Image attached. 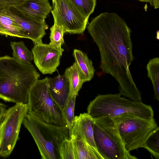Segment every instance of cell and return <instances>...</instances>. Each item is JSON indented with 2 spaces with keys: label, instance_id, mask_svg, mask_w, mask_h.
<instances>
[{
  "label": "cell",
  "instance_id": "cell-1",
  "mask_svg": "<svg viewBox=\"0 0 159 159\" xmlns=\"http://www.w3.org/2000/svg\"><path fill=\"white\" fill-rule=\"evenodd\" d=\"M87 28L100 53V67L119 84V93L131 100L142 101L129 70L133 60L131 31L115 13H102L88 22Z\"/></svg>",
  "mask_w": 159,
  "mask_h": 159
},
{
  "label": "cell",
  "instance_id": "cell-2",
  "mask_svg": "<svg viewBox=\"0 0 159 159\" xmlns=\"http://www.w3.org/2000/svg\"><path fill=\"white\" fill-rule=\"evenodd\" d=\"M40 75L31 64L9 56L0 57V98L16 104H27L30 90Z\"/></svg>",
  "mask_w": 159,
  "mask_h": 159
},
{
  "label": "cell",
  "instance_id": "cell-3",
  "mask_svg": "<svg viewBox=\"0 0 159 159\" xmlns=\"http://www.w3.org/2000/svg\"><path fill=\"white\" fill-rule=\"evenodd\" d=\"M34 140L42 159H60L61 145L70 137L66 126L49 124L28 111L22 122Z\"/></svg>",
  "mask_w": 159,
  "mask_h": 159
},
{
  "label": "cell",
  "instance_id": "cell-4",
  "mask_svg": "<svg viewBox=\"0 0 159 159\" xmlns=\"http://www.w3.org/2000/svg\"><path fill=\"white\" fill-rule=\"evenodd\" d=\"M121 96L119 93L98 94L90 102L87 108V113L93 118L104 116L114 117L129 113L148 120L154 119V111L151 105Z\"/></svg>",
  "mask_w": 159,
  "mask_h": 159
},
{
  "label": "cell",
  "instance_id": "cell-5",
  "mask_svg": "<svg viewBox=\"0 0 159 159\" xmlns=\"http://www.w3.org/2000/svg\"><path fill=\"white\" fill-rule=\"evenodd\" d=\"M93 137L97 150L102 159H136L126 149L113 117L94 118Z\"/></svg>",
  "mask_w": 159,
  "mask_h": 159
},
{
  "label": "cell",
  "instance_id": "cell-6",
  "mask_svg": "<svg viewBox=\"0 0 159 159\" xmlns=\"http://www.w3.org/2000/svg\"><path fill=\"white\" fill-rule=\"evenodd\" d=\"M27 104L28 111L42 121L50 124L66 126L62 109L50 93L48 77L38 79L33 84L29 92Z\"/></svg>",
  "mask_w": 159,
  "mask_h": 159
},
{
  "label": "cell",
  "instance_id": "cell-7",
  "mask_svg": "<svg viewBox=\"0 0 159 159\" xmlns=\"http://www.w3.org/2000/svg\"><path fill=\"white\" fill-rule=\"evenodd\" d=\"M113 118L125 148L129 152L142 148L148 137L158 127L155 119L148 120L131 113Z\"/></svg>",
  "mask_w": 159,
  "mask_h": 159
},
{
  "label": "cell",
  "instance_id": "cell-8",
  "mask_svg": "<svg viewBox=\"0 0 159 159\" xmlns=\"http://www.w3.org/2000/svg\"><path fill=\"white\" fill-rule=\"evenodd\" d=\"M28 111L27 104L23 103L16 104L6 110L0 123V157H7L13 151Z\"/></svg>",
  "mask_w": 159,
  "mask_h": 159
},
{
  "label": "cell",
  "instance_id": "cell-9",
  "mask_svg": "<svg viewBox=\"0 0 159 159\" xmlns=\"http://www.w3.org/2000/svg\"><path fill=\"white\" fill-rule=\"evenodd\" d=\"M51 12L54 24L62 27L65 33L83 34L88 19L85 17L70 0L52 1Z\"/></svg>",
  "mask_w": 159,
  "mask_h": 159
},
{
  "label": "cell",
  "instance_id": "cell-10",
  "mask_svg": "<svg viewBox=\"0 0 159 159\" xmlns=\"http://www.w3.org/2000/svg\"><path fill=\"white\" fill-rule=\"evenodd\" d=\"M0 11L12 18L24 31L27 39L34 44L42 43L48 25L45 21L40 23L24 15L14 6L0 8Z\"/></svg>",
  "mask_w": 159,
  "mask_h": 159
},
{
  "label": "cell",
  "instance_id": "cell-11",
  "mask_svg": "<svg viewBox=\"0 0 159 159\" xmlns=\"http://www.w3.org/2000/svg\"><path fill=\"white\" fill-rule=\"evenodd\" d=\"M32 52L35 64L43 74H52L60 65L62 53L50 43L34 44Z\"/></svg>",
  "mask_w": 159,
  "mask_h": 159
},
{
  "label": "cell",
  "instance_id": "cell-12",
  "mask_svg": "<svg viewBox=\"0 0 159 159\" xmlns=\"http://www.w3.org/2000/svg\"><path fill=\"white\" fill-rule=\"evenodd\" d=\"M14 7L25 16L40 23L45 21L52 9L48 0H25Z\"/></svg>",
  "mask_w": 159,
  "mask_h": 159
},
{
  "label": "cell",
  "instance_id": "cell-13",
  "mask_svg": "<svg viewBox=\"0 0 159 159\" xmlns=\"http://www.w3.org/2000/svg\"><path fill=\"white\" fill-rule=\"evenodd\" d=\"M93 121L94 118L88 113H81L75 116L70 136L73 135L84 140L98 152L93 137Z\"/></svg>",
  "mask_w": 159,
  "mask_h": 159
},
{
  "label": "cell",
  "instance_id": "cell-14",
  "mask_svg": "<svg viewBox=\"0 0 159 159\" xmlns=\"http://www.w3.org/2000/svg\"><path fill=\"white\" fill-rule=\"evenodd\" d=\"M48 81L51 95L62 110L69 96L70 88L68 80L64 74L54 78L48 77Z\"/></svg>",
  "mask_w": 159,
  "mask_h": 159
},
{
  "label": "cell",
  "instance_id": "cell-15",
  "mask_svg": "<svg viewBox=\"0 0 159 159\" xmlns=\"http://www.w3.org/2000/svg\"><path fill=\"white\" fill-rule=\"evenodd\" d=\"M73 55L84 82L90 81L93 77L95 71L92 61L86 54L80 50L74 49Z\"/></svg>",
  "mask_w": 159,
  "mask_h": 159
},
{
  "label": "cell",
  "instance_id": "cell-16",
  "mask_svg": "<svg viewBox=\"0 0 159 159\" xmlns=\"http://www.w3.org/2000/svg\"><path fill=\"white\" fill-rule=\"evenodd\" d=\"M74 147L76 159H102L98 152L84 140L70 136Z\"/></svg>",
  "mask_w": 159,
  "mask_h": 159
},
{
  "label": "cell",
  "instance_id": "cell-17",
  "mask_svg": "<svg viewBox=\"0 0 159 159\" xmlns=\"http://www.w3.org/2000/svg\"><path fill=\"white\" fill-rule=\"evenodd\" d=\"M0 34L27 38L24 31L10 16L0 11Z\"/></svg>",
  "mask_w": 159,
  "mask_h": 159
},
{
  "label": "cell",
  "instance_id": "cell-18",
  "mask_svg": "<svg viewBox=\"0 0 159 159\" xmlns=\"http://www.w3.org/2000/svg\"><path fill=\"white\" fill-rule=\"evenodd\" d=\"M64 75L69 83V97L77 96L84 82L76 63L66 69Z\"/></svg>",
  "mask_w": 159,
  "mask_h": 159
},
{
  "label": "cell",
  "instance_id": "cell-19",
  "mask_svg": "<svg viewBox=\"0 0 159 159\" xmlns=\"http://www.w3.org/2000/svg\"><path fill=\"white\" fill-rule=\"evenodd\" d=\"M147 76L151 80L154 90V98L159 100V58L150 60L146 66Z\"/></svg>",
  "mask_w": 159,
  "mask_h": 159
},
{
  "label": "cell",
  "instance_id": "cell-20",
  "mask_svg": "<svg viewBox=\"0 0 159 159\" xmlns=\"http://www.w3.org/2000/svg\"><path fill=\"white\" fill-rule=\"evenodd\" d=\"M10 46L13 51V57L23 63L31 64L33 59L32 53L28 49L24 42L11 41Z\"/></svg>",
  "mask_w": 159,
  "mask_h": 159
},
{
  "label": "cell",
  "instance_id": "cell-21",
  "mask_svg": "<svg viewBox=\"0 0 159 159\" xmlns=\"http://www.w3.org/2000/svg\"><path fill=\"white\" fill-rule=\"evenodd\" d=\"M157 159H159V127L149 135L142 147Z\"/></svg>",
  "mask_w": 159,
  "mask_h": 159
},
{
  "label": "cell",
  "instance_id": "cell-22",
  "mask_svg": "<svg viewBox=\"0 0 159 159\" xmlns=\"http://www.w3.org/2000/svg\"><path fill=\"white\" fill-rule=\"evenodd\" d=\"M77 96L69 97L62 109L63 116L66 126L69 128L70 134L75 117L74 110L76 98Z\"/></svg>",
  "mask_w": 159,
  "mask_h": 159
},
{
  "label": "cell",
  "instance_id": "cell-23",
  "mask_svg": "<svg viewBox=\"0 0 159 159\" xmlns=\"http://www.w3.org/2000/svg\"><path fill=\"white\" fill-rule=\"evenodd\" d=\"M50 43L57 48L62 54L64 49L61 45L64 43L63 35L65 33L62 27L54 24L50 28Z\"/></svg>",
  "mask_w": 159,
  "mask_h": 159
},
{
  "label": "cell",
  "instance_id": "cell-24",
  "mask_svg": "<svg viewBox=\"0 0 159 159\" xmlns=\"http://www.w3.org/2000/svg\"><path fill=\"white\" fill-rule=\"evenodd\" d=\"M78 11L86 18L94 11L96 0H70Z\"/></svg>",
  "mask_w": 159,
  "mask_h": 159
},
{
  "label": "cell",
  "instance_id": "cell-25",
  "mask_svg": "<svg viewBox=\"0 0 159 159\" xmlns=\"http://www.w3.org/2000/svg\"><path fill=\"white\" fill-rule=\"evenodd\" d=\"M60 159H76L74 147L70 139L65 140L60 148Z\"/></svg>",
  "mask_w": 159,
  "mask_h": 159
},
{
  "label": "cell",
  "instance_id": "cell-26",
  "mask_svg": "<svg viewBox=\"0 0 159 159\" xmlns=\"http://www.w3.org/2000/svg\"><path fill=\"white\" fill-rule=\"evenodd\" d=\"M25 0H0V8L15 6L22 2Z\"/></svg>",
  "mask_w": 159,
  "mask_h": 159
},
{
  "label": "cell",
  "instance_id": "cell-27",
  "mask_svg": "<svg viewBox=\"0 0 159 159\" xmlns=\"http://www.w3.org/2000/svg\"><path fill=\"white\" fill-rule=\"evenodd\" d=\"M6 110L5 105L0 103V123L2 120Z\"/></svg>",
  "mask_w": 159,
  "mask_h": 159
},
{
  "label": "cell",
  "instance_id": "cell-28",
  "mask_svg": "<svg viewBox=\"0 0 159 159\" xmlns=\"http://www.w3.org/2000/svg\"><path fill=\"white\" fill-rule=\"evenodd\" d=\"M150 4L155 9H157L159 7V0H152Z\"/></svg>",
  "mask_w": 159,
  "mask_h": 159
},
{
  "label": "cell",
  "instance_id": "cell-29",
  "mask_svg": "<svg viewBox=\"0 0 159 159\" xmlns=\"http://www.w3.org/2000/svg\"><path fill=\"white\" fill-rule=\"evenodd\" d=\"M152 0H139V1L141 2H148L150 4Z\"/></svg>",
  "mask_w": 159,
  "mask_h": 159
},
{
  "label": "cell",
  "instance_id": "cell-30",
  "mask_svg": "<svg viewBox=\"0 0 159 159\" xmlns=\"http://www.w3.org/2000/svg\"><path fill=\"white\" fill-rule=\"evenodd\" d=\"M0 133H1V129H0Z\"/></svg>",
  "mask_w": 159,
  "mask_h": 159
},
{
  "label": "cell",
  "instance_id": "cell-31",
  "mask_svg": "<svg viewBox=\"0 0 159 159\" xmlns=\"http://www.w3.org/2000/svg\"><path fill=\"white\" fill-rule=\"evenodd\" d=\"M54 0H52V1H54Z\"/></svg>",
  "mask_w": 159,
  "mask_h": 159
}]
</instances>
